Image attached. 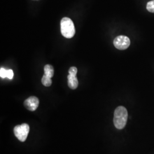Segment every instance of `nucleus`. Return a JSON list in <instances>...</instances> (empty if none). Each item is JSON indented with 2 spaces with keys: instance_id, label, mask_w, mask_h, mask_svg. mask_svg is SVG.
Instances as JSON below:
<instances>
[{
  "instance_id": "1",
  "label": "nucleus",
  "mask_w": 154,
  "mask_h": 154,
  "mask_svg": "<svg viewBox=\"0 0 154 154\" xmlns=\"http://www.w3.org/2000/svg\"><path fill=\"white\" fill-rule=\"evenodd\" d=\"M128 112L123 106H119L116 109L114 115V124L117 129L122 130L126 125Z\"/></svg>"
},
{
  "instance_id": "7",
  "label": "nucleus",
  "mask_w": 154,
  "mask_h": 154,
  "mask_svg": "<svg viewBox=\"0 0 154 154\" xmlns=\"http://www.w3.org/2000/svg\"><path fill=\"white\" fill-rule=\"evenodd\" d=\"M44 74L50 78H52L54 75V68L50 65H46L44 67Z\"/></svg>"
},
{
  "instance_id": "3",
  "label": "nucleus",
  "mask_w": 154,
  "mask_h": 154,
  "mask_svg": "<svg viewBox=\"0 0 154 154\" xmlns=\"http://www.w3.org/2000/svg\"><path fill=\"white\" fill-rule=\"evenodd\" d=\"M30 127L26 123L18 125L14 128V133L16 138L21 142H25L28 137Z\"/></svg>"
},
{
  "instance_id": "4",
  "label": "nucleus",
  "mask_w": 154,
  "mask_h": 154,
  "mask_svg": "<svg viewBox=\"0 0 154 154\" xmlns=\"http://www.w3.org/2000/svg\"><path fill=\"white\" fill-rule=\"evenodd\" d=\"M77 68L76 67H71L69 70V75L67 76L68 79V86L72 90H75L78 86V81L77 79Z\"/></svg>"
},
{
  "instance_id": "2",
  "label": "nucleus",
  "mask_w": 154,
  "mask_h": 154,
  "mask_svg": "<svg viewBox=\"0 0 154 154\" xmlns=\"http://www.w3.org/2000/svg\"><path fill=\"white\" fill-rule=\"evenodd\" d=\"M61 34L66 38H72L75 33V29L72 20L68 17L63 18L61 21Z\"/></svg>"
},
{
  "instance_id": "5",
  "label": "nucleus",
  "mask_w": 154,
  "mask_h": 154,
  "mask_svg": "<svg viewBox=\"0 0 154 154\" xmlns=\"http://www.w3.org/2000/svg\"><path fill=\"white\" fill-rule=\"evenodd\" d=\"M114 45L118 49H127L130 45V40L127 36L119 35L114 39Z\"/></svg>"
},
{
  "instance_id": "10",
  "label": "nucleus",
  "mask_w": 154,
  "mask_h": 154,
  "mask_svg": "<svg viewBox=\"0 0 154 154\" xmlns=\"http://www.w3.org/2000/svg\"><path fill=\"white\" fill-rule=\"evenodd\" d=\"M0 76L1 78H6L7 77V70L3 68H1L0 69Z\"/></svg>"
},
{
  "instance_id": "6",
  "label": "nucleus",
  "mask_w": 154,
  "mask_h": 154,
  "mask_svg": "<svg viewBox=\"0 0 154 154\" xmlns=\"http://www.w3.org/2000/svg\"><path fill=\"white\" fill-rule=\"evenodd\" d=\"M39 104L38 98L36 97H30L26 99L24 102L25 107L30 111L37 110Z\"/></svg>"
},
{
  "instance_id": "9",
  "label": "nucleus",
  "mask_w": 154,
  "mask_h": 154,
  "mask_svg": "<svg viewBox=\"0 0 154 154\" xmlns=\"http://www.w3.org/2000/svg\"><path fill=\"white\" fill-rule=\"evenodd\" d=\"M146 8L149 12L154 13V0L151 1L147 3Z\"/></svg>"
},
{
  "instance_id": "8",
  "label": "nucleus",
  "mask_w": 154,
  "mask_h": 154,
  "mask_svg": "<svg viewBox=\"0 0 154 154\" xmlns=\"http://www.w3.org/2000/svg\"><path fill=\"white\" fill-rule=\"evenodd\" d=\"M41 81H42V83L44 85V86L46 87L50 86L52 84V81H51V78L48 77L45 74L43 75Z\"/></svg>"
},
{
  "instance_id": "11",
  "label": "nucleus",
  "mask_w": 154,
  "mask_h": 154,
  "mask_svg": "<svg viewBox=\"0 0 154 154\" xmlns=\"http://www.w3.org/2000/svg\"><path fill=\"white\" fill-rule=\"evenodd\" d=\"M13 75H14V74H13V72L12 70H7V78H8L10 79H11L13 77Z\"/></svg>"
}]
</instances>
